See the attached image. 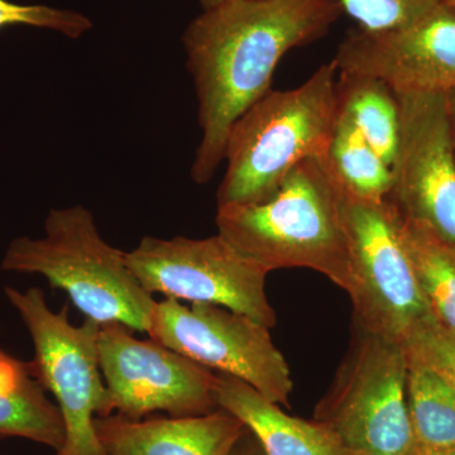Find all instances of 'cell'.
Returning a JSON list of instances; mask_svg holds the SVG:
<instances>
[{"label":"cell","instance_id":"obj_1","mask_svg":"<svg viewBox=\"0 0 455 455\" xmlns=\"http://www.w3.org/2000/svg\"><path fill=\"white\" fill-rule=\"evenodd\" d=\"M339 0H226L203 11L182 36L197 98L199 146L191 178L208 184L224 163L236 119L271 90L289 51L324 37Z\"/></svg>","mask_w":455,"mask_h":455},{"label":"cell","instance_id":"obj_2","mask_svg":"<svg viewBox=\"0 0 455 455\" xmlns=\"http://www.w3.org/2000/svg\"><path fill=\"white\" fill-rule=\"evenodd\" d=\"M218 235L268 274L309 268L349 291L343 190L324 157L302 161L263 202L218 206Z\"/></svg>","mask_w":455,"mask_h":455},{"label":"cell","instance_id":"obj_3","mask_svg":"<svg viewBox=\"0 0 455 455\" xmlns=\"http://www.w3.org/2000/svg\"><path fill=\"white\" fill-rule=\"evenodd\" d=\"M338 75L331 60L298 88L269 90L236 119L218 206L263 202L302 161L325 157L338 119Z\"/></svg>","mask_w":455,"mask_h":455},{"label":"cell","instance_id":"obj_4","mask_svg":"<svg viewBox=\"0 0 455 455\" xmlns=\"http://www.w3.org/2000/svg\"><path fill=\"white\" fill-rule=\"evenodd\" d=\"M2 269L41 275L95 324L119 323L148 333L157 301L132 274L125 252L104 241L85 206L52 209L44 236L12 241Z\"/></svg>","mask_w":455,"mask_h":455},{"label":"cell","instance_id":"obj_5","mask_svg":"<svg viewBox=\"0 0 455 455\" xmlns=\"http://www.w3.org/2000/svg\"><path fill=\"white\" fill-rule=\"evenodd\" d=\"M406 377L403 344L355 324L348 352L314 420L333 431L352 455H411L418 443Z\"/></svg>","mask_w":455,"mask_h":455},{"label":"cell","instance_id":"obj_6","mask_svg":"<svg viewBox=\"0 0 455 455\" xmlns=\"http://www.w3.org/2000/svg\"><path fill=\"white\" fill-rule=\"evenodd\" d=\"M4 293L31 335L32 374L55 397L64 420L65 444L56 455H108L95 429V419L110 415L98 357L100 325L88 319L74 325L68 307L51 310L37 287H5Z\"/></svg>","mask_w":455,"mask_h":455},{"label":"cell","instance_id":"obj_7","mask_svg":"<svg viewBox=\"0 0 455 455\" xmlns=\"http://www.w3.org/2000/svg\"><path fill=\"white\" fill-rule=\"evenodd\" d=\"M343 220L355 324L403 346L436 319L403 244L400 212L388 199L371 202L343 191Z\"/></svg>","mask_w":455,"mask_h":455},{"label":"cell","instance_id":"obj_8","mask_svg":"<svg viewBox=\"0 0 455 455\" xmlns=\"http://www.w3.org/2000/svg\"><path fill=\"white\" fill-rule=\"evenodd\" d=\"M128 267L147 292L190 304H211L271 329L276 313L266 295L268 272L220 235L204 239L145 236L125 252Z\"/></svg>","mask_w":455,"mask_h":455},{"label":"cell","instance_id":"obj_9","mask_svg":"<svg viewBox=\"0 0 455 455\" xmlns=\"http://www.w3.org/2000/svg\"><path fill=\"white\" fill-rule=\"evenodd\" d=\"M149 338L200 366L229 374L277 405L290 406L293 383L289 364L267 326L226 307L157 301Z\"/></svg>","mask_w":455,"mask_h":455},{"label":"cell","instance_id":"obj_10","mask_svg":"<svg viewBox=\"0 0 455 455\" xmlns=\"http://www.w3.org/2000/svg\"><path fill=\"white\" fill-rule=\"evenodd\" d=\"M98 357L110 415L140 420L161 411L187 418L220 409L217 373L151 338L137 339L128 326H100Z\"/></svg>","mask_w":455,"mask_h":455},{"label":"cell","instance_id":"obj_11","mask_svg":"<svg viewBox=\"0 0 455 455\" xmlns=\"http://www.w3.org/2000/svg\"><path fill=\"white\" fill-rule=\"evenodd\" d=\"M401 133L388 200L455 247V155L444 92H396Z\"/></svg>","mask_w":455,"mask_h":455},{"label":"cell","instance_id":"obj_12","mask_svg":"<svg viewBox=\"0 0 455 455\" xmlns=\"http://www.w3.org/2000/svg\"><path fill=\"white\" fill-rule=\"evenodd\" d=\"M333 60L339 73L376 77L395 92H447L455 88V8L443 2L400 28L349 32Z\"/></svg>","mask_w":455,"mask_h":455},{"label":"cell","instance_id":"obj_13","mask_svg":"<svg viewBox=\"0 0 455 455\" xmlns=\"http://www.w3.org/2000/svg\"><path fill=\"white\" fill-rule=\"evenodd\" d=\"M95 429L108 455H230L248 427L220 407L187 418L132 420L113 414L95 419Z\"/></svg>","mask_w":455,"mask_h":455},{"label":"cell","instance_id":"obj_14","mask_svg":"<svg viewBox=\"0 0 455 455\" xmlns=\"http://www.w3.org/2000/svg\"><path fill=\"white\" fill-rule=\"evenodd\" d=\"M217 374L218 405L251 430L266 455H352L326 425L287 415L248 383Z\"/></svg>","mask_w":455,"mask_h":455},{"label":"cell","instance_id":"obj_15","mask_svg":"<svg viewBox=\"0 0 455 455\" xmlns=\"http://www.w3.org/2000/svg\"><path fill=\"white\" fill-rule=\"evenodd\" d=\"M46 392L28 362L0 349V438L28 439L55 451L64 447V420Z\"/></svg>","mask_w":455,"mask_h":455},{"label":"cell","instance_id":"obj_16","mask_svg":"<svg viewBox=\"0 0 455 455\" xmlns=\"http://www.w3.org/2000/svg\"><path fill=\"white\" fill-rule=\"evenodd\" d=\"M337 109L392 169L401 133L396 92L376 77L339 73Z\"/></svg>","mask_w":455,"mask_h":455},{"label":"cell","instance_id":"obj_17","mask_svg":"<svg viewBox=\"0 0 455 455\" xmlns=\"http://www.w3.org/2000/svg\"><path fill=\"white\" fill-rule=\"evenodd\" d=\"M406 353V398L419 447L455 451V387L423 359Z\"/></svg>","mask_w":455,"mask_h":455},{"label":"cell","instance_id":"obj_18","mask_svg":"<svg viewBox=\"0 0 455 455\" xmlns=\"http://www.w3.org/2000/svg\"><path fill=\"white\" fill-rule=\"evenodd\" d=\"M401 235L431 313L439 325L455 338L454 245L403 215Z\"/></svg>","mask_w":455,"mask_h":455},{"label":"cell","instance_id":"obj_19","mask_svg":"<svg viewBox=\"0 0 455 455\" xmlns=\"http://www.w3.org/2000/svg\"><path fill=\"white\" fill-rule=\"evenodd\" d=\"M324 160L347 196L371 202L390 196L394 182L390 164L339 116Z\"/></svg>","mask_w":455,"mask_h":455},{"label":"cell","instance_id":"obj_20","mask_svg":"<svg viewBox=\"0 0 455 455\" xmlns=\"http://www.w3.org/2000/svg\"><path fill=\"white\" fill-rule=\"evenodd\" d=\"M343 12L370 32L410 25L444 0H339Z\"/></svg>","mask_w":455,"mask_h":455},{"label":"cell","instance_id":"obj_21","mask_svg":"<svg viewBox=\"0 0 455 455\" xmlns=\"http://www.w3.org/2000/svg\"><path fill=\"white\" fill-rule=\"evenodd\" d=\"M16 25L52 29L70 38H79L92 27V20L77 12L0 0V29Z\"/></svg>","mask_w":455,"mask_h":455},{"label":"cell","instance_id":"obj_22","mask_svg":"<svg viewBox=\"0 0 455 455\" xmlns=\"http://www.w3.org/2000/svg\"><path fill=\"white\" fill-rule=\"evenodd\" d=\"M403 348L438 370L455 387V338L436 320L416 331Z\"/></svg>","mask_w":455,"mask_h":455},{"label":"cell","instance_id":"obj_23","mask_svg":"<svg viewBox=\"0 0 455 455\" xmlns=\"http://www.w3.org/2000/svg\"><path fill=\"white\" fill-rule=\"evenodd\" d=\"M230 455H266V453L259 439L251 433L250 429H247L243 435L239 438L238 442L235 443Z\"/></svg>","mask_w":455,"mask_h":455},{"label":"cell","instance_id":"obj_24","mask_svg":"<svg viewBox=\"0 0 455 455\" xmlns=\"http://www.w3.org/2000/svg\"><path fill=\"white\" fill-rule=\"evenodd\" d=\"M445 104H447V113L449 121V130H451V145H453L455 155V88L444 92Z\"/></svg>","mask_w":455,"mask_h":455},{"label":"cell","instance_id":"obj_25","mask_svg":"<svg viewBox=\"0 0 455 455\" xmlns=\"http://www.w3.org/2000/svg\"><path fill=\"white\" fill-rule=\"evenodd\" d=\"M411 455H455V451H451V449H429L418 445Z\"/></svg>","mask_w":455,"mask_h":455},{"label":"cell","instance_id":"obj_26","mask_svg":"<svg viewBox=\"0 0 455 455\" xmlns=\"http://www.w3.org/2000/svg\"><path fill=\"white\" fill-rule=\"evenodd\" d=\"M200 4H202L203 11H206V9H212L217 7V5L221 4V3L226 2V0H199Z\"/></svg>","mask_w":455,"mask_h":455},{"label":"cell","instance_id":"obj_27","mask_svg":"<svg viewBox=\"0 0 455 455\" xmlns=\"http://www.w3.org/2000/svg\"><path fill=\"white\" fill-rule=\"evenodd\" d=\"M444 2L455 8V0H444Z\"/></svg>","mask_w":455,"mask_h":455},{"label":"cell","instance_id":"obj_28","mask_svg":"<svg viewBox=\"0 0 455 455\" xmlns=\"http://www.w3.org/2000/svg\"><path fill=\"white\" fill-rule=\"evenodd\" d=\"M0 349H2V348H0Z\"/></svg>","mask_w":455,"mask_h":455}]
</instances>
